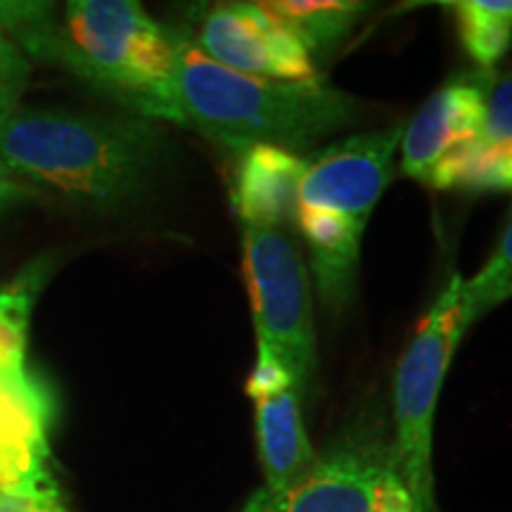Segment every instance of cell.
<instances>
[{
	"instance_id": "1",
	"label": "cell",
	"mask_w": 512,
	"mask_h": 512,
	"mask_svg": "<svg viewBox=\"0 0 512 512\" xmlns=\"http://www.w3.org/2000/svg\"><path fill=\"white\" fill-rule=\"evenodd\" d=\"M174 124L211 143L245 152L256 145L306 155L361 117V100L323 81H271L209 60L188 36H176Z\"/></svg>"
},
{
	"instance_id": "2",
	"label": "cell",
	"mask_w": 512,
	"mask_h": 512,
	"mask_svg": "<svg viewBox=\"0 0 512 512\" xmlns=\"http://www.w3.org/2000/svg\"><path fill=\"white\" fill-rule=\"evenodd\" d=\"M166 138L145 119L67 107H17L0 121V159L93 209L136 200L164 162Z\"/></svg>"
},
{
	"instance_id": "3",
	"label": "cell",
	"mask_w": 512,
	"mask_h": 512,
	"mask_svg": "<svg viewBox=\"0 0 512 512\" xmlns=\"http://www.w3.org/2000/svg\"><path fill=\"white\" fill-rule=\"evenodd\" d=\"M401 138L403 126L356 133L306 157L297 230L309 245L320 299L332 311L354 297L363 233L392 178Z\"/></svg>"
},
{
	"instance_id": "4",
	"label": "cell",
	"mask_w": 512,
	"mask_h": 512,
	"mask_svg": "<svg viewBox=\"0 0 512 512\" xmlns=\"http://www.w3.org/2000/svg\"><path fill=\"white\" fill-rule=\"evenodd\" d=\"M55 62L147 119L176 121V34L136 0H72Z\"/></svg>"
},
{
	"instance_id": "5",
	"label": "cell",
	"mask_w": 512,
	"mask_h": 512,
	"mask_svg": "<svg viewBox=\"0 0 512 512\" xmlns=\"http://www.w3.org/2000/svg\"><path fill=\"white\" fill-rule=\"evenodd\" d=\"M463 283L453 275L415 330L394 375V463L413 501V512H439L434 501V411L451 358L470 328Z\"/></svg>"
},
{
	"instance_id": "6",
	"label": "cell",
	"mask_w": 512,
	"mask_h": 512,
	"mask_svg": "<svg viewBox=\"0 0 512 512\" xmlns=\"http://www.w3.org/2000/svg\"><path fill=\"white\" fill-rule=\"evenodd\" d=\"M240 226L256 347L266 349L304 392L316 368L309 266L287 230Z\"/></svg>"
},
{
	"instance_id": "7",
	"label": "cell",
	"mask_w": 512,
	"mask_h": 512,
	"mask_svg": "<svg viewBox=\"0 0 512 512\" xmlns=\"http://www.w3.org/2000/svg\"><path fill=\"white\" fill-rule=\"evenodd\" d=\"M264 512H413L394 453L344 444L318 456L302 482L283 494H254Z\"/></svg>"
},
{
	"instance_id": "8",
	"label": "cell",
	"mask_w": 512,
	"mask_h": 512,
	"mask_svg": "<svg viewBox=\"0 0 512 512\" xmlns=\"http://www.w3.org/2000/svg\"><path fill=\"white\" fill-rule=\"evenodd\" d=\"M494 79V69L458 74L420 107L411 124L403 126V174L430 188L453 190L458 166L482 131Z\"/></svg>"
},
{
	"instance_id": "9",
	"label": "cell",
	"mask_w": 512,
	"mask_h": 512,
	"mask_svg": "<svg viewBox=\"0 0 512 512\" xmlns=\"http://www.w3.org/2000/svg\"><path fill=\"white\" fill-rule=\"evenodd\" d=\"M209 60L271 81L318 79L316 62L266 3L209 5L190 38Z\"/></svg>"
},
{
	"instance_id": "10",
	"label": "cell",
	"mask_w": 512,
	"mask_h": 512,
	"mask_svg": "<svg viewBox=\"0 0 512 512\" xmlns=\"http://www.w3.org/2000/svg\"><path fill=\"white\" fill-rule=\"evenodd\" d=\"M55 389L34 368L0 380V494L62 501L50 430Z\"/></svg>"
},
{
	"instance_id": "11",
	"label": "cell",
	"mask_w": 512,
	"mask_h": 512,
	"mask_svg": "<svg viewBox=\"0 0 512 512\" xmlns=\"http://www.w3.org/2000/svg\"><path fill=\"white\" fill-rule=\"evenodd\" d=\"M247 394L254 401L264 489L268 494H283L302 482L318 463L302 420V389L266 349H259L247 380Z\"/></svg>"
},
{
	"instance_id": "12",
	"label": "cell",
	"mask_w": 512,
	"mask_h": 512,
	"mask_svg": "<svg viewBox=\"0 0 512 512\" xmlns=\"http://www.w3.org/2000/svg\"><path fill=\"white\" fill-rule=\"evenodd\" d=\"M306 157L271 145L238 152L233 209L240 223L264 228H297V197Z\"/></svg>"
},
{
	"instance_id": "13",
	"label": "cell",
	"mask_w": 512,
	"mask_h": 512,
	"mask_svg": "<svg viewBox=\"0 0 512 512\" xmlns=\"http://www.w3.org/2000/svg\"><path fill=\"white\" fill-rule=\"evenodd\" d=\"M453 190H512V69L491 83L482 131L458 166Z\"/></svg>"
},
{
	"instance_id": "14",
	"label": "cell",
	"mask_w": 512,
	"mask_h": 512,
	"mask_svg": "<svg viewBox=\"0 0 512 512\" xmlns=\"http://www.w3.org/2000/svg\"><path fill=\"white\" fill-rule=\"evenodd\" d=\"M266 8L302 41L311 57L328 55L342 46L344 38L368 15V5L354 0H278L266 3Z\"/></svg>"
},
{
	"instance_id": "15",
	"label": "cell",
	"mask_w": 512,
	"mask_h": 512,
	"mask_svg": "<svg viewBox=\"0 0 512 512\" xmlns=\"http://www.w3.org/2000/svg\"><path fill=\"white\" fill-rule=\"evenodd\" d=\"M456 15L460 41L479 69H494L512 46V0L444 3Z\"/></svg>"
},
{
	"instance_id": "16",
	"label": "cell",
	"mask_w": 512,
	"mask_h": 512,
	"mask_svg": "<svg viewBox=\"0 0 512 512\" xmlns=\"http://www.w3.org/2000/svg\"><path fill=\"white\" fill-rule=\"evenodd\" d=\"M463 299L470 325L496 309L498 304L512 299V209L496 252L475 278L463 283Z\"/></svg>"
},
{
	"instance_id": "17",
	"label": "cell",
	"mask_w": 512,
	"mask_h": 512,
	"mask_svg": "<svg viewBox=\"0 0 512 512\" xmlns=\"http://www.w3.org/2000/svg\"><path fill=\"white\" fill-rule=\"evenodd\" d=\"M55 271L53 256L43 254L38 259L31 261L19 271L15 278L8 280L5 285H0V320L12 316L17 311H34L38 302V294L50 280V275Z\"/></svg>"
},
{
	"instance_id": "18",
	"label": "cell",
	"mask_w": 512,
	"mask_h": 512,
	"mask_svg": "<svg viewBox=\"0 0 512 512\" xmlns=\"http://www.w3.org/2000/svg\"><path fill=\"white\" fill-rule=\"evenodd\" d=\"M31 81V62L22 53V48L0 27V121L10 117L17 107H22V98Z\"/></svg>"
},
{
	"instance_id": "19",
	"label": "cell",
	"mask_w": 512,
	"mask_h": 512,
	"mask_svg": "<svg viewBox=\"0 0 512 512\" xmlns=\"http://www.w3.org/2000/svg\"><path fill=\"white\" fill-rule=\"evenodd\" d=\"M0 512H69L62 501L53 498H27L0 494Z\"/></svg>"
},
{
	"instance_id": "20",
	"label": "cell",
	"mask_w": 512,
	"mask_h": 512,
	"mask_svg": "<svg viewBox=\"0 0 512 512\" xmlns=\"http://www.w3.org/2000/svg\"><path fill=\"white\" fill-rule=\"evenodd\" d=\"M36 190L22 181H0V216L8 214L10 209L19 207V204L34 200Z\"/></svg>"
},
{
	"instance_id": "21",
	"label": "cell",
	"mask_w": 512,
	"mask_h": 512,
	"mask_svg": "<svg viewBox=\"0 0 512 512\" xmlns=\"http://www.w3.org/2000/svg\"><path fill=\"white\" fill-rule=\"evenodd\" d=\"M0 181H15V171H12L3 159H0Z\"/></svg>"
},
{
	"instance_id": "22",
	"label": "cell",
	"mask_w": 512,
	"mask_h": 512,
	"mask_svg": "<svg viewBox=\"0 0 512 512\" xmlns=\"http://www.w3.org/2000/svg\"><path fill=\"white\" fill-rule=\"evenodd\" d=\"M240 512H264V510H261V505L256 503V498L252 496V498H249V503Z\"/></svg>"
}]
</instances>
